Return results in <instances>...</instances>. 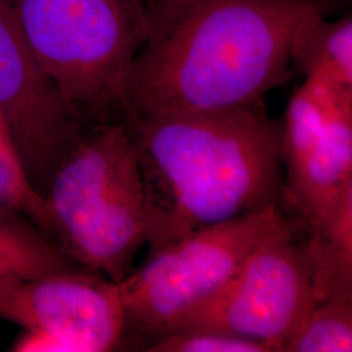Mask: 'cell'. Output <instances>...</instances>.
I'll list each match as a JSON object with an SVG mask.
<instances>
[{"instance_id":"cell-11","label":"cell","mask_w":352,"mask_h":352,"mask_svg":"<svg viewBox=\"0 0 352 352\" xmlns=\"http://www.w3.org/2000/svg\"><path fill=\"white\" fill-rule=\"evenodd\" d=\"M308 248L315 302L336 292L352 291V188L311 231Z\"/></svg>"},{"instance_id":"cell-12","label":"cell","mask_w":352,"mask_h":352,"mask_svg":"<svg viewBox=\"0 0 352 352\" xmlns=\"http://www.w3.org/2000/svg\"><path fill=\"white\" fill-rule=\"evenodd\" d=\"M81 269L24 214L0 202V279L36 278Z\"/></svg>"},{"instance_id":"cell-3","label":"cell","mask_w":352,"mask_h":352,"mask_svg":"<svg viewBox=\"0 0 352 352\" xmlns=\"http://www.w3.org/2000/svg\"><path fill=\"white\" fill-rule=\"evenodd\" d=\"M47 235L76 266L115 283L146 244L142 177L122 119L97 123L77 140L43 193Z\"/></svg>"},{"instance_id":"cell-9","label":"cell","mask_w":352,"mask_h":352,"mask_svg":"<svg viewBox=\"0 0 352 352\" xmlns=\"http://www.w3.org/2000/svg\"><path fill=\"white\" fill-rule=\"evenodd\" d=\"M0 119L42 197L56 167L90 126L38 64L12 0H0Z\"/></svg>"},{"instance_id":"cell-16","label":"cell","mask_w":352,"mask_h":352,"mask_svg":"<svg viewBox=\"0 0 352 352\" xmlns=\"http://www.w3.org/2000/svg\"><path fill=\"white\" fill-rule=\"evenodd\" d=\"M182 0H157V4H158V12L162 11L164 8H168L171 6H174L176 3H179Z\"/></svg>"},{"instance_id":"cell-4","label":"cell","mask_w":352,"mask_h":352,"mask_svg":"<svg viewBox=\"0 0 352 352\" xmlns=\"http://www.w3.org/2000/svg\"><path fill=\"white\" fill-rule=\"evenodd\" d=\"M43 72L88 126L120 113L126 72L157 24L155 0H12Z\"/></svg>"},{"instance_id":"cell-6","label":"cell","mask_w":352,"mask_h":352,"mask_svg":"<svg viewBox=\"0 0 352 352\" xmlns=\"http://www.w3.org/2000/svg\"><path fill=\"white\" fill-rule=\"evenodd\" d=\"M314 302L308 239H296L286 219L256 245L223 289L167 333L218 330L285 352Z\"/></svg>"},{"instance_id":"cell-1","label":"cell","mask_w":352,"mask_h":352,"mask_svg":"<svg viewBox=\"0 0 352 352\" xmlns=\"http://www.w3.org/2000/svg\"><path fill=\"white\" fill-rule=\"evenodd\" d=\"M334 0H182L158 12L120 93L123 120L258 104L289 78L302 26Z\"/></svg>"},{"instance_id":"cell-10","label":"cell","mask_w":352,"mask_h":352,"mask_svg":"<svg viewBox=\"0 0 352 352\" xmlns=\"http://www.w3.org/2000/svg\"><path fill=\"white\" fill-rule=\"evenodd\" d=\"M292 63L307 78L352 94V20L327 21L317 16L302 26L292 49Z\"/></svg>"},{"instance_id":"cell-5","label":"cell","mask_w":352,"mask_h":352,"mask_svg":"<svg viewBox=\"0 0 352 352\" xmlns=\"http://www.w3.org/2000/svg\"><path fill=\"white\" fill-rule=\"evenodd\" d=\"M285 221L279 205H270L196 230L151 253L145 264L118 282L126 342L140 340L144 347L170 331L223 289L256 245Z\"/></svg>"},{"instance_id":"cell-8","label":"cell","mask_w":352,"mask_h":352,"mask_svg":"<svg viewBox=\"0 0 352 352\" xmlns=\"http://www.w3.org/2000/svg\"><path fill=\"white\" fill-rule=\"evenodd\" d=\"M282 124V202L309 231L352 188V94L307 78Z\"/></svg>"},{"instance_id":"cell-2","label":"cell","mask_w":352,"mask_h":352,"mask_svg":"<svg viewBox=\"0 0 352 352\" xmlns=\"http://www.w3.org/2000/svg\"><path fill=\"white\" fill-rule=\"evenodd\" d=\"M123 122L142 177L149 254L196 230L280 205L282 124L263 103Z\"/></svg>"},{"instance_id":"cell-15","label":"cell","mask_w":352,"mask_h":352,"mask_svg":"<svg viewBox=\"0 0 352 352\" xmlns=\"http://www.w3.org/2000/svg\"><path fill=\"white\" fill-rule=\"evenodd\" d=\"M148 352H272L264 343L218 330L187 329L164 334L141 349Z\"/></svg>"},{"instance_id":"cell-7","label":"cell","mask_w":352,"mask_h":352,"mask_svg":"<svg viewBox=\"0 0 352 352\" xmlns=\"http://www.w3.org/2000/svg\"><path fill=\"white\" fill-rule=\"evenodd\" d=\"M0 318L24 329L13 351L107 352L126 342L118 283L84 269L1 278Z\"/></svg>"},{"instance_id":"cell-14","label":"cell","mask_w":352,"mask_h":352,"mask_svg":"<svg viewBox=\"0 0 352 352\" xmlns=\"http://www.w3.org/2000/svg\"><path fill=\"white\" fill-rule=\"evenodd\" d=\"M0 202L24 214L47 235V219L42 195L30 183L13 146L8 131L0 119ZM50 239V238H49Z\"/></svg>"},{"instance_id":"cell-13","label":"cell","mask_w":352,"mask_h":352,"mask_svg":"<svg viewBox=\"0 0 352 352\" xmlns=\"http://www.w3.org/2000/svg\"><path fill=\"white\" fill-rule=\"evenodd\" d=\"M352 351V291L314 302L285 352Z\"/></svg>"}]
</instances>
